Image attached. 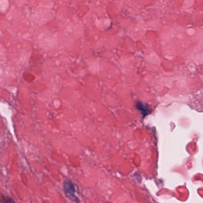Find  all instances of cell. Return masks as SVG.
I'll list each match as a JSON object with an SVG mask.
<instances>
[{
    "mask_svg": "<svg viewBox=\"0 0 203 203\" xmlns=\"http://www.w3.org/2000/svg\"><path fill=\"white\" fill-rule=\"evenodd\" d=\"M64 188L65 193L68 195V196L72 198H73V199H74V198H76V197L75 196V187L72 182L69 181V180H66V181L64 182Z\"/></svg>",
    "mask_w": 203,
    "mask_h": 203,
    "instance_id": "1",
    "label": "cell"
},
{
    "mask_svg": "<svg viewBox=\"0 0 203 203\" xmlns=\"http://www.w3.org/2000/svg\"><path fill=\"white\" fill-rule=\"evenodd\" d=\"M136 108L140 111L141 114L144 117L147 116L151 113V110L149 107V106L145 103H143L141 101H138L136 103Z\"/></svg>",
    "mask_w": 203,
    "mask_h": 203,
    "instance_id": "2",
    "label": "cell"
}]
</instances>
